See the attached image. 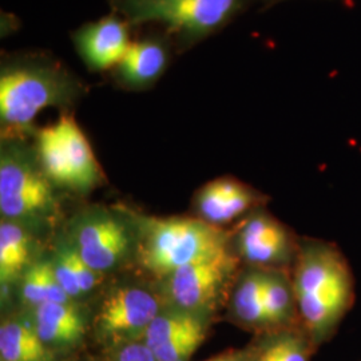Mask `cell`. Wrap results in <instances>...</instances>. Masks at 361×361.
<instances>
[{"label":"cell","mask_w":361,"mask_h":361,"mask_svg":"<svg viewBox=\"0 0 361 361\" xmlns=\"http://www.w3.org/2000/svg\"><path fill=\"white\" fill-rule=\"evenodd\" d=\"M290 273L300 324L319 348L336 335L355 302L350 265L334 243L302 237Z\"/></svg>","instance_id":"1"},{"label":"cell","mask_w":361,"mask_h":361,"mask_svg":"<svg viewBox=\"0 0 361 361\" xmlns=\"http://www.w3.org/2000/svg\"><path fill=\"white\" fill-rule=\"evenodd\" d=\"M83 94V82L49 55L6 58L0 68L1 140L34 137V121L44 109L73 106Z\"/></svg>","instance_id":"2"},{"label":"cell","mask_w":361,"mask_h":361,"mask_svg":"<svg viewBox=\"0 0 361 361\" xmlns=\"http://www.w3.org/2000/svg\"><path fill=\"white\" fill-rule=\"evenodd\" d=\"M134 219L138 228L135 261L142 271L161 281L188 264L233 246L232 232L198 217L134 214Z\"/></svg>","instance_id":"3"},{"label":"cell","mask_w":361,"mask_h":361,"mask_svg":"<svg viewBox=\"0 0 361 361\" xmlns=\"http://www.w3.org/2000/svg\"><path fill=\"white\" fill-rule=\"evenodd\" d=\"M59 212L54 185L26 140H1L0 214L34 232L52 222Z\"/></svg>","instance_id":"4"},{"label":"cell","mask_w":361,"mask_h":361,"mask_svg":"<svg viewBox=\"0 0 361 361\" xmlns=\"http://www.w3.org/2000/svg\"><path fill=\"white\" fill-rule=\"evenodd\" d=\"M247 0H110L113 13L131 26L165 27L180 50L212 37L245 8Z\"/></svg>","instance_id":"5"},{"label":"cell","mask_w":361,"mask_h":361,"mask_svg":"<svg viewBox=\"0 0 361 361\" xmlns=\"http://www.w3.org/2000/svg\"><path fill=\"white\" fill-rule=\"evenodd\" d=\"M66 240L91 269L106 276L135 259L137 221L131 212L90 207L70 222Z\"/></svg>","instance_id":"6"},{"label":"cell","mask_w":361,"mask_h":361,"mask_svg":"<svg viewBox=\"0 0 361 361\" xmlns=\"http://www.w3.org/2000/svg\"><path fill=\"white\" fill-rule=\"evenodd\" d=\"M34 141L39 164L54 186L87 193L102 182L97 157L73 114L63 113L56 122L37 130Z\"/></svg>","instance_id":"7"},{"label":"cell","mask_w":361,"mask_h":361,"mask_svg":"<svg viewBox=\"0 0 361 361\" xmlns=\"http://www.w3.org/2000/svg\"><path fill=\"white\" fill-rule=\"evenodd\" d=\"M241 262L231 246L173 271L161 281L159 295L169 307L214 316L221 301L231 296Z\"/></svg>","instance_id":"8"},{"label":"cell","mask_w":361,"mask_h":361,"mask_svg":"<svg viewBox=\"0 0 361 361\" xmlns=\"http://www.w3.org/2000/svg\"><path fill=\"white\" fill-rule=\"evenodd\" d=\"M164 307L159 292L145 286L128 284L111 288L92 317L91 334L102 350L143 340Z\"/></svg>","instance_id":"9"},{"label":"cell","mask_w":361,"mask_h":361,"mask_svg":"<svg viewBox=\"0 0 361 361\" xmlns=\"http://www.w3.org/2000/svg\"><path fill=\"white\" fill-rule=\"evenodd\" d=\"M298 240L264 207L247 214L233 246L245 264L259 269H290L296 257Z\"/></svg>","instance_id":"10"},{"label":"cell","mask_w":361,"mask_h":361,"mask_svg":"<svg viewBox=\"0 0 361 361\" xmlns=\"http://www.w3.org/2000/svg\"><path fill=\"white\" fill-rule=\"evenodd\" d=\"M213 314L165 305L150 324L143 341L158 361H190L207 340Z\"/></svg>","instance_id":"11"},{"label":"cell","mask_w":361,"mask_h":361,"mask_svg":"<svg viewBox=\"0 0 361 361\" xmlns=\"http://www.w3.org/2000/svg\"><path fill=\"white\" fill-rule=\"evenodd\" d=\"M130 27L116 13L79 27L71 35L78 56L92 73L114 70L131 44Z\"/></svg>","instance_id":"12"},{"label":"cell","mask_w":361,"mask_h":361,"mask_svg":"<svg viewBox=\"0 0 361 361\" xmlns=\"http://www.w3.org/2000/svg\"><path fill=\"white\" fill-rule=\"evenodd\" d=\"M28 313L39 337L56 356L82 347L91 332L92 319L77 301L44 302Z\"/></svg>","instance_id":"13"},{"label":"cell","mask_w":361,"mask_h":361,"mask_svg":"<svg viewBox=\"0 0 361 361\" xmlns=\"http://www.w3.org/2000/svg\"><path fill=\"white\" fill-rule=\"evenodd\" d=\"M265 205V195L232 177L210 180L195 195L198 219L222 226Z\"/></svg>","instance_id":"14"},{"label":"cell","mask_w":361,"mask_h":361,"mask_svg":"<svg viewBox=\"0 0 361 361\" xmlns=\"http://www.w3.org/2000/svg\"><path fill=\"white\" fill-rule=\"evenodd\" d=\"M173 40L166 35H149L130 44L123 59L113 70L122 89L147 90L166 73L171 61Z\"/></svg>","instance_id":"15"},{"label":"cell","mask_w":361,"mask_h":361,"mask_svg":"<svg viewBox=\"0 0 361 361\" xmlns=\"http://www.w3.org/2000/svg\"><path fill=\"white\" fill-rule=\"evenodd\" d=\"M265 281L267 269L245 267L238 273L229 296V322L255 336L269 332Z\"/></svg>","instance_id":"16"},{"label":"cell","mask_w":361,"mask_h":361,"mask_svg":"<svg viewBox=\"0 0 361 361\" xmlns=\"http://www.w3.org/2000/svg\"><path fill=\"white\" fill-rule=\"evenodd\" d=\"M249 361H310L317 347L301 324L253 337Z\"/></svg>","instance_id":"17"},{"label":"cell","mask_w":361,"mask_h":361,"mask_svg":"<svg viewBox=\"0 0 361 361\" xmlns=\"http://www.w3.org/2000/svg\"><path fill=\"white\" fill-rule=\"evenodd\" d=\"M34 326L30 313L3 319L0 325V361H56Z\"/></svg>","instance_id":"18"},{"label":"cell","mask_w":361,"mask_h":361,"mask_svg":"<svg viewBox=\"0 0 361 361\" xmlns=\"http://www.w3.org/2000/svg\"><path fill=\"white\" fill-rule=\"evenodd\" d=\"M34 232L26 226L1 219L0 224V283L4 290L19 281L27 268L34 262Z\"/></svg>","instance_id":"19"},{"label":"cell","mask_w":361,"mask_h":361,"mask_svg":"<svg viewBox=\"0 0 361 361\" xmlns=\"http://www.w3.org/2000/svg\"><path fill=\"white\" fill-rule=\"evenodd\" d=\"M265 308L269 331L300 324L290 269H267Z\"/></svg>","instance_id":"20"},{"label":"cell","mask_w":361,"mask_h":361,"mask_svg":"<svg viewBox=\"0 0 361 361\" xmlns=\"http://www.w3.org/2000/svg\"><path fill=\"white\" fill-rule=\"evenodd\" d=\"M19 290L20 298L28 310L44 302L74 301L66 295L56 281L50 257L39 258L27 268L19 280Z\"/></svg>","instance_id":"21"},{"label":"cell","mask_w":361,"mask_h":361,"mask_svg":"<svg viewBox=\"0 0 361 361\" xmlns=\"http://www.w3.org/2000/svg\"><path fill=\"white\" fill-rule=\"evenodd\" d=\"M50 258L55 279L65 290L66 295L74 301H79L82 297H85L78 281L77 273L74 271L67 240H61L56 244Z\"/></svg>","instance_id":"22"},{"label":"cell","mask_w":361,"mask_h":361,"mask_svg":"<svg viewBox=\"0 0 361 361\" xmlns=\"http://www.w3.org/2000/svg\"><path fill=\"white\" fill-rule=\"evenodd\" d=\"M104 361H158L143 340L104 349Z\"/></svg>","instance_id":"23"},{"label":"cell","mask_w":361,"mask_h":361,"mask_svg":"<svg viewBox=\"0 0 361 361\" xmlns=\"http://www.w3.org/2000/svg\"><path fill=\"white\" fill-rule=\"evenodd\" d=\"M205 361H249L247 348L228 349Z\"/></svg>","instance_id":"24"},{"label":"cell","mask_w":361,"mask_h":361,"mask_svg":"<svg viewBox=\"0 0 361 361\" xmlns=\"http://www.w3.org/2000/svg\"><path fill=\"white\" fill-rule=\"evenodd\" d=\"M56 361H58V360H56Z\"/></svg>","instance_id":"25"}]
</instances>
